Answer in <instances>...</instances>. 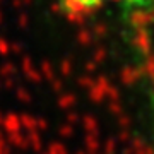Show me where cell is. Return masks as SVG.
I'll return each mask as SVG.
<instances>
[{
    "mask_svg": "<svg viewBox=\"0 0 154 154\" xmlns=\"http://www.w3.org/2000/svg\"><path fill=\"white\" fill-rule=\"evenodd\" d=\"M58 4L67 14H88V12L99 11V9H105L110 5L144 7L154 4V0H58Z\"/></svg>",
    "mask_w": 154,
    "mask_h": 154,
    "instance_id": "1",
    "label": "cell"
}]
</instances>
